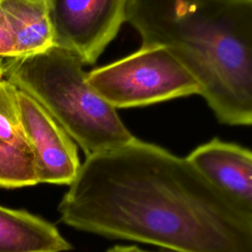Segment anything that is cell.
<instances>
[{
  "label": "cell",
  "instance_id": "cell-1",
  "mask_svg": "<svg viewBox=\"0 0 252 252\" xmlns=\"http://www.w3.org/2000/svg\"><path fill=\"white\" fill-rule=\"evenodd\" d=\"M68 186L57 211L77 230L167 252H252V210L158 145L136 138L86 158Z\"/></svg>",
  "mask_w": 252,
  "mask_h": 252
},
{
  "label": "cell",
  "instance_id": "cell-2",
  "mask_svg": "<svg viewBox=\"0 0 252 252\" xmlns=\"http://www.w3.org/2000/svg\"><path fill=\"white\" fill-rule=\"evenodd\" d=\"M125 22L195 77L220 123H252V0H127Z\"/></svg>",
  "mask_w": 252,
  "mask_h": 252
},
{
  "label": "cell",
  "instance_id": "cell-3",
  "mask_svg": "<svg viewBox=\"0 0 252 252\" xmlns=\"http://www.w3.org/2000/svg\"><path fill=\"white\" fill-rule=\"evenodd\" d=\"M3 59V78L36 100L86 158L136 139L116 109L89 84L85 65L73 52L53 45L39 53Z\"/></svg>",
  "mask_w": 252,
  "mask_h": 252
},
{
  "label": "cell",
  "instance_id": "cell-4",
  "mask_svg": "<svg viewBox=\"0 0 252 252\" xmlns=\"http://www.w3.org/2000/svg\"><path fill=\"white\" fill-rule=\"evenodd\" d=\"M87 80L115 109L200 94L195 77L162 46H141L121 59L88 72Z\"/></svg>",
  "mask_w": 252,
  "mask_h": 252
},
{
  "label": "cell",
  "instance_id": "cell-5",
  "mask_svg": "<svg viewBox=\"0 0 252 252\" xmlns=\"http://www.w3.org/2000/svg\"><path fill=\"white\" fill-rule=\"evenodd\" d=\"M54 46L94 64L117 35L127 0H45Z\"/></svg>",
  "mask_w": 252,
  "mask_h": 252
},
{
  "label": "cell",
  "instance_id": "cell-6",
  "mask_svg": "<svg viewBox=\"0 0 252 252\" xmlns=\"http://www.w3.org/2000/svg\"><path fill=\"white\" fill-rule=\"evenodd\" d=\"M23 131L32 155L37 183L69 185L81 166L76 143L31 95L19 90Z\"/></svg>",
  "mask_w": 252,
  "mask_h": 252
},
{
  "label": "cell",
  "instance_id": "cell-7",
  "mask_svg": "<svg viewBox=\"0 0 252 252\" xmlns=\"http://www.w3.org/2000/svg\"><path fill=\"white\" fill-rule=\"evenodd\" d=\"M185 158L219 191L252 210V153L249 149L215 138L198 146Z\"/></svg>",
  "mask_w": 252,
  "mask_h": 252
},
{
  "label": "cell",
  "instance_id": "cell-8",
  "mask_svg": "<svg viewBox=\"0 0 252 252\" xmlns=\"http://www.w3.org/2000/svg\"><path fill=\"white\" fill-rule=\"evenodd\" d=\"M72 245L54 224L26 210L0 205V252H65Z\"/></svg>",
  "mask_w": 252,
  "mask_h": 252
},
{
  "label": "cell",
  "instance_id": "cell-9",
  "mask_svg": "<svg viewBox=\"0 0 252 252\" xmlns=\"http://www.w3.org/2000/svg\"><path fill=\"white\" fill-rule=\"evenodd\" d=\"M0 11L13 35L14 57L53 46L45 0H0Z\"/></svg>",
  "mask_w": 252,
  "mask_h": 252
},
{
  "label": "cell",
  "instance_id": "cell-10",
  "mask_svg": "<svg viewBox=\"0 0 252 252\" xmlns=\"http://www.w3.org/2000/svg\"><path fill=\"white\" fill-rule=\"evenodd\" d=\"M37 184L32 152L0 141V187L22 188Z\"/></svg>",
  "mask_w": 252,
  "mask_h": 252
},
{
  "label": "cell",
  "instance_id": "cell-11",
  "mask_svg": "<svg viewBox=\"0 0 252 252\" xmlns=\"http://www.w3.org/2000/svg\"><path fill=\"white\" fill-rule=\"evenodd\" d=\"M18 92L13 83L0 79V141L31 151L22 127Z\"/></svg>",
  "mask_w": 252,
  "mask_h": 252
},
{
  "label": "cell",
  "instance_id": "cell-12",
  "mask_svg": "<svg viewBox=\"0 0 252 252\" xmlns=\"http://www.w3.org/2000/svg\"><path fill=\"white\" fill-rule=\"evenodd\" d=\"M15 56L14 40L9 26L0 11V58Z\"/></svg>",
  "mask_w": 252,
  "mask_h": 252
},
{
  "label": "cell",
  "instance_id": "cell-13",
  "mask_svg": "<svg viewBox=\"0 0 252 252\" xmlns=\"http://www.w3.org/2000/svg\"><path fill=\"white\" fill-rule=\"evenodd\" d=\"M106 252H150V251L143 250L136 245H115L107 249Z\"/></svg>",
  "mask_w": 252,
  "mask_h": 252
},
{
  "label": "cell",
  "instance_id": "cell-14",
  "mask_svg": "<svg viewBox=\"0 0 252 252\" xmlns=\"http://www.w3.org/2000/svg\"><path fill=\"white\" fill-rule=\"evenodd\" d=\"M3 58H0V79L3 78Z\"/></svg>",
  "mask_w": 252,
  "mask_h": 252
},
{
  "label": "cell",
  "instance_id": "cell-15",
  "mask_svg": "<svg viewBox=\"0 0 252 252\" xmlns=\"http://www.w3.org/2000/svg\"><path fill=\"white\" fill-rule=\"evenodd\" d=\"M161 251V250H160ZM161 252H167V251H161Z\"/></svg>",
  "mask_w": 252,
  "mask_h": 252
}]
</instances>
